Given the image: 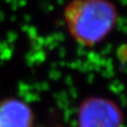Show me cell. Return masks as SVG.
I'll list each match as a JSON object with an SVG mask.
<instances>
[{
  "mask_svg": "<svg viewBox=\"0 0 127 127\" xmlns=\"http://www.w3.org/2000/svg\"><path fill=\"white\" fill-rule=\"evenodd\" d=\"M65 18L73 37L82 44L102 41L116 23V11L104 0H75L67 7Z\"/></svg>",
  "mask_w": 127,
  "mask_h": 127,
  "instance_id": "1",
  "label": "cell"
},
{
  "mask_svg": "<svg viewBox=\"0 0 127 127\" xmlns=\"http://www.w3.org/2000/svg\"><path fill=\"white\" fill-rule=\"evenodd\" d=\"M122 123L118 108L107 100L92 99L80 109L78 127H122Z\"/></svg>",
  "mask_w": 127,
  "mask_h": 127,
  "instance_id": "2",
  "label": "cell"
},
{
  "mask_svg": "<svg viewBox=\"0 0 127 127\" xmlns=\"http://www.w3.org/2000/svg\"><path fill=\"white\" fill-rule=\"evenodd\" d=\"M30 107L19 99H6L0 103V127H33Z\"/></svg>",
  "mask_w": 127,
  "mask_h": 127,
  "instance_id": "3",
  "label": "cell"
}]
</instances>
